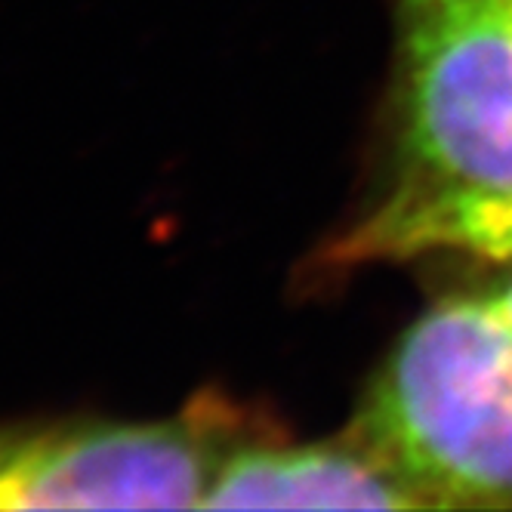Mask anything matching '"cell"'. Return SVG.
Masks as SVG:
<instances>
[{
    "instance_id": "obj_5",
    "label": "cell",
    "mask_w": 512,
    "mask_h": 512,
    "mask_svg": "<svg viewBox=\"0 0 512 512\" xmlns=\"http://www.w3.org/2000/svg\"><path fill=\"white\" fill-rule=\"evenodd\" d=\"M432 250H463L512 263V189L435 198H383L327 250V266L411 260Z\"/></svg>"
},
{
    "instance_id": "obj_4",
    "label": "cell",
    "mask_w": 512,
    "mask_h": 512,
    "mask_svg": "<svg viewBox=\"0 0 512 512\" xmlns=\"http://www.w3.org/2000/svg\"><path fill=\"white\" fill-rule=\"evenodd\" d=\"M204 506L423 509L420 497L349 435L300 448L253 435L223 460Z\"/></svg>"
},
{
    "instance_id": "obj_1",
    "label": "cell",
    "mask_w": 512,
    "mask_h": 512,
    "mask_svg": "<svg viewBox=\"0 0 512 512\" xmlns=\"http://www.w3.org/2000/svg\"><path fill=\"white\" fill-rule=\"evenodd\" d=\"M423 506H512V327L448 300L398 340L346 432Z\"/></svg>"
},
{
    "instance_id": "obj_3",
    "label": "cell",
    "mask_w": 512,
    "mask_h": 512,
    "mask_svg": "<svg viewBox=\"0 0 512 512\" xmlns=\"http://www.w3.org/2000/svg\"><path fill=\"white\" fill-rule=\"evenodd\" d=\"M253 435L216 392L161 423L0 426V509L204 506L223 460Z\"/></svg>"
},
{
    "instance_id": "obj_2",
    "label": "cell",
    "mask_w": 512,
    "mask_h": 512,
    "mask_svg": "<svg viewBox=\"0 0 512 512\" xmlns=\"http://www.w3.org/2000/svg\"><path fill=\"white\" fill-rule=\"evenodd\" d=\"M398 176L386 198L512 189V0H392Z\"/></svg>"
},
{
    "instance_id": "obj_6",
    "label": "cell",
    "mask_w": 512,
    "mask_h": 512,
    "mask_svg": "<svg viewBox=\"0 0 512 512\" xmlns=\"http://www.w3.org/2000/svg\"><path fill=\"white\" fill-rule=\"evenodd\" d=\"M491 306H494V312L512 327V284H506L503 290H500V294H494L491 300H488Z\"/></svg>"
}]
</instances>
